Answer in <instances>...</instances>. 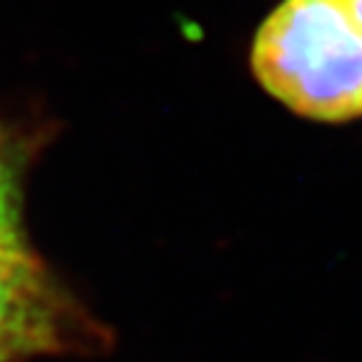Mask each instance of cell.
Returning a JSON list of instances; mask_svg holds the SVG:
<instances>
[{"label": "cell", "mask_w": 362, "mask_h": 362, "mask_svg": "<svg viewBox=\"0 0 362 362\" xmlns=\"http://www.w3.org/2000/svg\"><path fill=\"white\" fill-rule=\"evenodd\" d=\"M98 327L21 242H0V362L78 352Z\"/></svg>", "instance_id": "obj_2"}, {"label": "cell", "mask_w": 362, "mask_h": 362, "mask_svg": "<svg viewBox=\"0 0 362 362\" xmlns=\"http://www.w3.org/2000/svg\"><path fill=\"white\" fill-rule=\"evenodd\" d=\"M252 63L272 96L307 119L362 116V28L339 0H284L257 33Z\"/></svg>", "instance_id": "obj_1"}, {"label": "cell", "mask_w": 362, "mask_h": 362, "mask_svg": "<svg viewBox=\"0 0 362 362\" xmlns=\"http://www.w3.org/2000/svg\"><path fill=\"white\" fill-rule=\"evenodd\" d=\"M339 3H342V8L352 16V21L362 28V0H339Z\"/></svg>", "instance_id": "obj_4"}, {"label": "cell", "mask_w": 362, "mask_h": 362, "mask_svg": "<svg viewBox=\"0 0 362 362\" xmlns=\"http://www.w3.org/2000/svg\"><path fill=\"white\" fill-rule=\"evenodd\" d=\"M0 242H21L18 234V194L11 164L0 141Z\"/></svg>", "instance_id": "obj_3"}]
</instances>
